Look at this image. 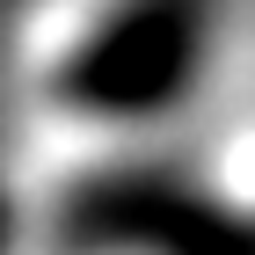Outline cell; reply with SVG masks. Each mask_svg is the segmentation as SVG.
I'll return each mask as SVG.
<instances>
[{"mask_svg":"<svg viewBox=\"0 0 255 255\" xmlns=\"http://www.w3.org/2000/svg\"><path fill=\"white\" fill-rule=\"evenodd\" d=\"M197 59V22L168 15V7H146V15L110 22L73 66V95L95 102V110H153L190 80Z\"/></svg>","mask_w":255,"mask_h":255,"instance_id":"cell-1","label":"cell"}]
</instances>
